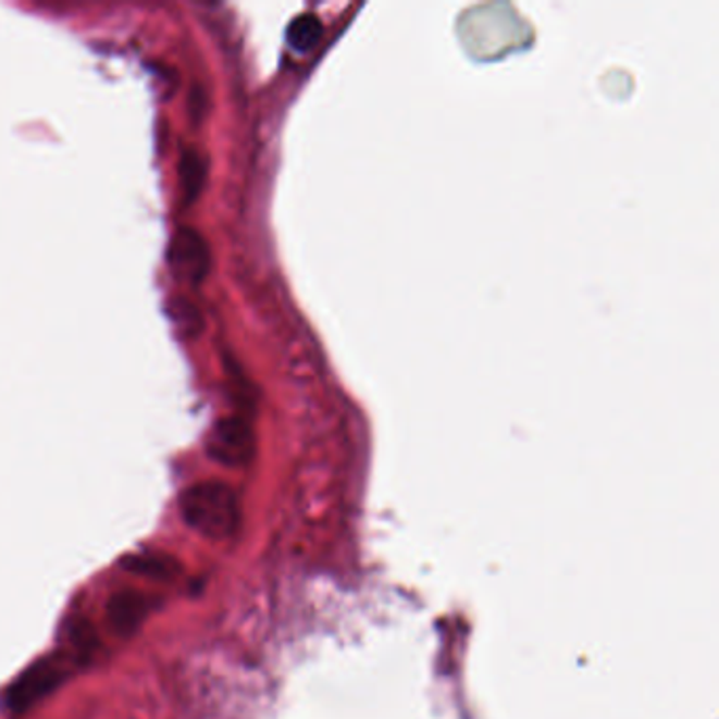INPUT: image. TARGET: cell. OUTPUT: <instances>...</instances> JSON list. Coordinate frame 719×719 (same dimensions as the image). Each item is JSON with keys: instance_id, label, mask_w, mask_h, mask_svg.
I'll use <instances>...</instances> for the list:
<instances>
[{"instance_id": "cell-1", "label": "cell", "mask_w": 719, "mask_h": 719, "mask_svg": "<svg viewBox=\"0 0 719 719\" xmlns=\"http://www.w3.org/2000/svg\"><path fill=\"white\" fill-rule=\"evenodd\" d=\"M179 513L199 534L222 541L233 536L239 528V498L228 485L207 481L188 487L182 494Z\"/></svg>"}, {"instance_id": "cell-2", "label": "cell", "mask_w": 719, "mask_h": 719, "mask_svg": "<svg viewBox=\"0 0 719 719\" xmlns=\"http://www.w3.org/2000/svg\"><path fill=\"white\" fill-rule=\"evenodd\" d=\"M66 675H69V669H66L64 660H60V658L38 660L7 690L4 701L13 711H26L62 684L66 680Z\"/></svg>"}, {"instance_id": "cell-3", "label": "cell", "mask_w": 719, "mask_h": 719, "mask_svg": "<svg viewBox=\"0 0 719 719\" xmlns=\"http://www.w3.org/2000/svg\"><path fill=\"white\" fill-rule=\"evenodd\" d=\"M207 454L226 467L249 464L256 454V437L251 426L240 418L220 420L207 437Z\"/></svg>"}, {"instance_id": "cell-4", "label": "cell", "mask_w": 719, "mask_h": 719, "mask_svg": "<svg viewBox=\"0 0 719 719\" xmlns=\"http://www.w3.org/2000/svg\"><path fill=\"white\" fill-rule=\"evenodd\" d=\"M170 262L175 274L184 281L201 283L211 266L206 237L195 228H179L170 247Z\"/></svg>"}, {"instance_id": "cell-5", "label": "cell", "mask_w": 719, "mask_h": 719, "mask_svg": "<svg viewBox=\"0 0 719 719\" xmlns=\"http://www.w3.org/2000/svg\"><path fill=\"white\" fill-rule=\"evenodd\" d=\"M148 610H150V602L144 595L127 591L112 597V602L108 604V618L119 633L129 635L139 627Z\"/></svg>"}, {"instance_id": "cell-6", "label": "cell", "mask_w": 719, "mask_h": 719, "mask_svg": "<svg viewBox=\"0 0 719 719\" xmlns=\"http://www.w3.org/2000/svg\"><path fill=\"white\" fill-rule=\"evenodd\" d=\"M323 38V22L314 13H302L287 26V45L298 53H309Z\"/></svg>"}, {"instance_id": "cell-7", "label": "cell", "mask_w": 719, "mask_h": 719, "mask_svg": "<svg viewBox=\"0 0 719 719\" xmlns=\"http://www.w3.org/2000/svg\"><path fill=\"white\" fill-rule=\"evenodd\" d=\"M125 568L137 572V574H146V577H154V579H163L170 577L173 572V561L163 557V555H139V557H132L125 561Z\"/></svg>"}, {"instance_id": "cell-8", "label": "cell", "mask_w": 719, "mask_h": 719, "mask_svg": "<svg viewBox=\"0 0 719 719\" xmlns=\"http://www.w3.org/2000/svg\"><path fill=\"white\" fill-rule=\"evenodd\" d=\"M206 165H203V159L195 152H188L184 154V161H182V184L186 188V193L190 197H197L199 190H201V184H203V177H206Z\"/></svg>"}]
</instances>
